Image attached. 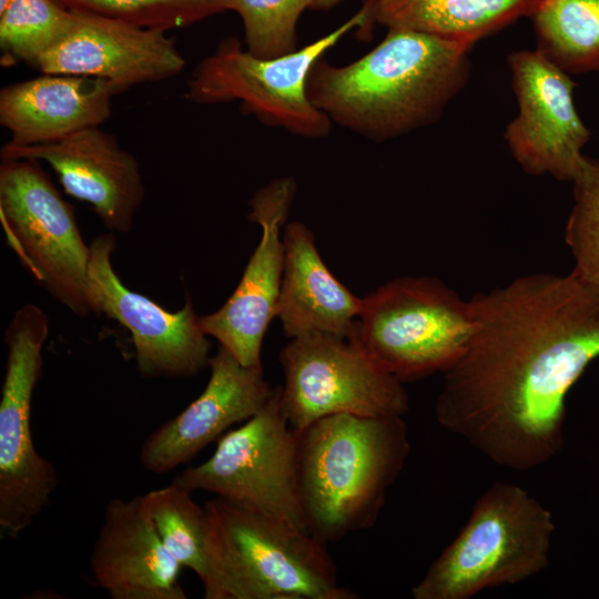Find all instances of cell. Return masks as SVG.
Wrapping results in <instances>:
<instances>
[{
    "instance_id": "obj_17",
    "label": "cell",
    "mask_w": 599,
    "mask_h": 599,
    "mask_svg": "<svg viewBox=\"0 0 599 599\" xmlns=\"http://www.w3.org/2000/svg\"><path fill=\"white\" fill-rule=\"evenodd\" d=\"M1 159L48 163L69 195L90 204L111 231L129 232L144 199L136 159L100 126L88 128L54 142L4 144Z\"/></svg>"
},
{
    "instance_id": "obj_20",
    "label": "cell",
    "mask_w": 599,
    "mask_h": 599,
    "mask_svg": "<svg viewBox=\"0 0 599 599\" xmlns=\"http://www.w3.org/2000/svg\"><path fill=\"white\" fill-rule=\"evenodd\" d=\"M284 271L277 303L286 337L331 334L351 337L363 298L341 283L323 262L314 234L294 221L283 229Z\"/></svg>"
},
{
    "instance_id": "obj_26",
    "label": "cell",
    "mask_w": 599,
    "mask_h": 599,
    "mask_svg": "<svg viewBox=\"0 0 599 599\" xmlns=\"http://www.w3.org/2000/svg\"><path fill=\"white\" fill-rule=\"evenodd\" d=\"M313 0H227L242 19L246 50L258 58H278L297 50L296 24Z\"/></svg>"
},
{
    "instance_id": "obj_13",
    "label": "cell",
    "mask_w": 599,
    "mask_h": 599,
    "mask_svg": "<svg viewBox=\"0 0 599 599\" xmlns=\"http://www.w3.org/2000/svg\"><path fill=\"white\" fill-rule=\"evenodd\" d=\"M112 234L90 245V294L94 313L115 319L132 335L136 366L143 376H191L209 366L211 344L192 302L169 312L149 297L125 287L113 270Z\"/></svg>"
},
{
    "instance_id": "obj_29",
    "label": "cell",
    "mask_w": 599,
    "mask_h": 599,
    "mask_svg": "<svg viewBox=\"0 0 599 599\" xmlns=\"http://www.w3.org/2000/svg\"><path fill=\"white\" fill-rule=\"evenodd\" d=\"M9 2L10 0H0V11H2Z\"/></svg>"
},
{
    "instance_id": "obj_2",
    "label": "cell",
    "mask_w": 599,
    "mask_h": 599,
    "mask_svg": "<svg viewBox=\"0 0 599 599\" xmlns=\"http://www.w3.org/2000/svg\"><path fill=\"white\" fill-rule=\"evenodd\" d=\"M473 47L412 30H388L346 65L312 67L309 101L332 123L369 140L396 139L434 123L466 85Z\"/></svg>"
},
{
    "instance_id": "obj_3",
    "label": "cell",
    "mask_w": 599,
    "mask_h": 599,
    "mask_svg": "<svg viewBox=\"0 0 599 599\" xmlns=\"http://www.w3.org/2000/svg\"><path fill=\"white\" fill-rule=\"evenodd\" d=\"M404 416L335 414L298 432L306 529L325 544L370 528L410 454Z\"/></svg>"
},
{
    "instance_id": "obj_23",
    "label": "cell",
    "mask_w": 599,
    "mask_h": 599,
    "mask_svg": "<svg viewBox=\"0 0 599 599\" xmlns=\"http://www.w3.org/2000/svg\"><path fill=\"white\" fill-rule=\"evenodd\" d=\"M141 497L145 511L169 554L182 568L191 569L202 582L206 572L205 507L193 499L191 490L173 481Z\"/></svg>"
},
{
    "instance_id": "obj_18",
    "label": "cell",
    "mask_w": 599,
    "mask_h": 599,
    "mask_svg": "<svg viewBox=\"0 0 599 599\" xmlns=\"http://www.w3.org/2000/svg\"><path fill=\"white\" fill-rule=\"evenodd\" d=\"M181 568L159 538L141 496L108 502L90 556L98 587L112 599H186Z\"/></svg>"
},
{
    "instance_id": "obj_21",
    "label": "cell",
    "mask_w": 599,
    "mask_h": 599,
    "mask_svg": "<svg viewBox=\"0 0 599 599\" xmlns=\"http://www.w3.org/2000/svg\"><path fill=\"white\" fill-rule=\"evenodd\" d=\"M541 0H372L374 21L388 30H412L474 45Z\"/></svg>"
},
{
    "instance_id": "obj_6",
    "label": "cell",
    "mask_w": 599,
    "mask_h": 599,
    "mask_svg": "<svg viewBox=\"0 0 599 599\" xmlns=\"http://www.w3.org/2000/svg\"><path fill=\"white\" fill-rule=\"evenodd\" d=\"M476 325L471 298L436 277L403 276L363 297L351 337L405 383L446 372Z\"/></svg>"
},
{
    "instance_id": "obj_25",
    "label": "cell",
    "mask_w": 599,
    "mask_h": 599,
    "mask_svg": "<svg viewBox=\"0 0 599 599\" xmlns=\"http://www.w3.org/2000/svg\"><path fill=\"white\" fill-rule=\"evenodd\" d=\"M71 10L97 13L153 30L185 28L227 10V0H58Z\"/></svg>"
},
{
    "instance_id": "obj_1",
    "label": "cell",
    "mask_w": 599,
    "mask_h": 599,
    "mask_svg": "<svg viewBox=\"0 0 599 599\" xmlns=\"http://www.w3.org/2000/svg\"><path fill=\"white\" fill-rule=\"evenodd\" d=\"M471 300L476 331L444 372L436 419L495 464L532 469L560 453L568 393L599 357V288L530 273Z\"/></svg>"
},
{
    "instance_id": "obj_27",
    "label": "cell",
    "mask_w": 599,
    "mask_h": 599,
    "mask_svg": "<svg viewBox=\"0 0 599 599\" xmlns=\"http://www.w3.org/2000/svg\"><path fill=\"white\" fill-rule=\"evenodd\" d=\"M573 185V205L565 240L575 260V272L599 288V158L586 156Z\"/></svg>"
},
{
    "instance_id": "obj_4",
    "label": "cell",
    "mask_w": 599,
    "mask_h": 599,
    "mask_svg": "<svg viewBox=\"0 0 599 599\" xmlns=\"http://www.w3.org/2000/svg\"><path fill=\"white\" fill-rule=\"evenodd\" d=\"M204 507V598H357L338 585L327 544L307 530L219 497Z\"/></svg>"
},
{
    "instance_id": "obj_9",
    "label": "cell",
    "mask_w": 599,
    "mask_h": 599,
    "mask_svg": "<svg viewBox=\"0 0 599 599\" xmlns=\"http://www.w3.org/2000/svg\"><path fill=\"white\" fill-rule=\"evenodd\" d=\"M49 317L34 304L16 311L0 399V538L17 539L50 504L58 471L34 447L32 396L42 373Z\"/></svg>"
},
{
    "instance_id": "obj_5",
    "label": "cell",
    "mask_w": 599,
    "mask_h": 599,
    "mask_svg": "<svg viewBox=\"0 0 599 599\" xmlns=\"http://www.w3.org/2000/svg\"><path fill=\"white\" fill-rule=\"evenodd\" d=\"M551 512L522 487L497 481L473 505L458 535L412 589L415 599H469L515 585L549 564Z\"/></svg>"
},
{
    "instance_id": "obj_28",
    "label": "cell",
    "mask_w": 599,
    "mask_h": 599,
    "mask_svg": "<svg viewBox=\"0 0 599 599\" xmlns=\"http://www.w3.org/2000/svg\"><path fill=\"white\" fill-rule=\"evenodd\" d=\"M341 0H313V8H319L325 9L328 7H332L333 4H336Z\"/></svg>"
},
{
    "instance_id": "obj_22",
    "label": "cell",
    "mask_w": 599,
    "mask_h": 599,
    "mask_svg": "<svg viewBox=\"0 0 599 599\" xmlns=\"http://www.w3.org/2000/svg\"><path fill=\"white\" fill-rule=\"evenodd\" d=\"M537 50L568 74L599 73V0H541Z\"/></svg>"
},
{
    "instance_id": "obj_19",
    "label": "cell",
    "mask_w": 599,
    "mask_h": 599,
    "mask_svg": "<svg viewBox=\"0 0 599 599\" xmlns=\"http://www.w3.org/2000/svg\"><path fill=\"white\" fill-rule=\"evenodd\" d=\"M116 94L105 80L60 73L6 85L0 91V123L10 133L7 144L49 143L101 126Z\"/></svg>"
},
{
    "instance_id": "obj_11",
    "label": "cell",
    "mask_w": 599,
    "mask_h": 599,
    "mask_svg": "<svg viewBox=\"0 0 599 599\" xmlns=\"http://www.w3.org/2000/svg\"><path fill=\"white\" fill-rule=\"evenodd\" d=\"M284 373L282 408L296 432L335 414L404 416V383L354 338L308 334L291 338L280 352Z\"/></svg>"
},
{
    "instance_id": "obj_16",
    "label": "cell",
    "mask_w": 599,
    "mask_h": 599,
    "mask_svg": "<svg viewBox=\"0 0 599 599\" xmlns=\"http://www.w3.org/2000/svg\"><path fill=\"white\" fill-rule=\"evenodd\" d=\"M209 367L200 396L143 441L140 461L148 471L167 474L190 461L227 428L255 415L273 395L262 364L242 365L222 346Z\"/></svg>"
},
{
    "instance_id": "obj_10",
    "label": "cell",
    "mask_w": 599,
    "mask_h": 599,
    "mask_svg": "<svg viewBox=\"0 0 599 599\" xmlns=\"http://www.w3.org/2000/svg\"><path fill=\"white\" fill-rule=\"evenodd\" d=\"M297 454L298 435L284 415L282 386H275L255 415L217 440L210 458L185 468L172 481L307 530Z\"/></svg>"
},
{
    "instance_id": "obj_15",
    "label": "cell",
    "mask_w": 599,
    "mask_h": 599,
    "mask_svg": "<svg viewBox=\"0 0 599 599\" xmlns=\"http://www.w3.org/2000/svg\"><path fill=\"white\" fill-rule=\"evenodd\" d=\"M68 34L34 65L60 73L108 81L118 94L177 75L185 60L166 32L123 20L73 10Z\"/></svg>"
},
{
    "instance_id": "obj_8",
    "label": "cell",
    "mask_w": 599,
    "mask_h": 599,
    "mask_svg": "<svg viewBox=\"0 0 599 599\" xmlns=\"http://www.w3.org/2000/svg\"><path fill=\"white\" fill-rule=\"evenodd\" d=\"M0 220L7 241L33 278L79 316L94 313L91 250L72 206L35 160H2Z\"/></svg>"
},
{
    "instance_id": "obj_24",
    "label": "cell",
    "mask_w": 599,
    "mask_h": 599,
    "mask_svg": "<svg viewBox=\"0 0 599 599\" xmlns=\"http://www.w3.org/2000/svg\"><path fill=\"white\" fill-rule=\"evenodd\" d=\"M73 17V10L58 0H10L0 11L4 64L21 61L34 68L68 34Z\"/></svg>"
},
{
    "instance_id": "obj_12",
    "label": "cell",
    "mask_w": 599,
    "mask_h": 599,
    "mask_svg": "<svg viewBox=\"0 0 599 599\" xmlns=\"http://www.w3.org/2000/svg\"><path fill=\"white\" fill-rule=\"evenodd\" d=\"M507 61L518 103L504 133L511 156L529 175L572 182L590 139L575 106L576 83L537 49L512 52Z\"/></svg>"
},
{
    "instance_id": "obj_7",
    "label": "cell",
    "mask_w": 599,
    "mask_h": 599,
    "mask_svg": "<svg viewBox=\"0 0 599 599\" xmlns=\"http://www.w3.org/2000/svg\"><path fill=\"white\" fill-rule=\"evenodd\" d=\"M374 22L372 0L331 33L278 58H258L238 39H223L202 59L186 82L185 98L197 104L238 101L244 113L262 123L306 139H324L332 121L308 99L306 83L313 64L348 31Z\"/></svg>"
},
{
    "instance_id": "obj_14",
    "label": "cell",
    "mask_w": 599,
    "mask_h": 599,
    "mask_svg": "<svg viewBox=\"0 0 599 599\" xmlns=\"http://www.w3.org/2000/svg\"><path fill=\"white\" fill-rule=\"evenodd\" d=\"M296 189L292 176H282L254 193L247 217L261 227L260 242L225 304L201 317L206 335L245 366L262 364L263 339L276 317L285 260L283 229Z\"/></svg>"
}]
</instances>
